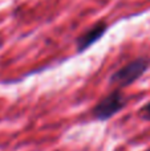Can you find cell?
I'll return each instance as SVG.
<instances>
[{"label": "cell", "mask_w": 150, "mask_h": 151, "mask_svg": "<svg viewBox=\"0 0 150 151\" xmlns=\"http://www.w3.org/2000/svg\"><path fill=\"white\" fill-rule=\"evenodd\" d=\"M150 61L148 58H137L132 63L126 64L121 69L116 70L110 76V83L116 85L117 88H125L132 85L134 81H137L149 68Z\"/></svg>", "instance_id": "1"}, {"label": "cell", "mask_w": 150, "mask_h": 151, "mask_svg": "<svg viewBox=\"0 0 150 151\" xmlns=\"http://www.w3.org/2000/svg\"><path fill=\"white\" fill-rule=\"evenodd\" d=\"M124 106H125V99L121 90H114L109 96L104 97L96 105L94 109H93V114H94V117L97 119L106 121L113 117L114 114H117Z\"/></svg>", "instance_id": "2"}, {"label": "cell", "mask_w": 150, "mask_h": 151, "mask_svg": "<svg viewBox=\"0 0 150 151\" xmlns=\"http://www.w3.org/2000/svg\"><path fill=\"white\" fill-rule=\"evenodd\" d=\"M106 29H108V25L104 21H100V23L94 24L92 28H89L88 31H85L81 36L77 39L76 44H77V52H84L85 49H88L89 47H92L94 42H97L101 37L105 35Z\"/></svg>", "instance_id": "3"}, {"label": "cell", "mask_w": 150, "mask_h": 151, "mask_svg": "<svg viewBox=\"0 0 150 151\" xmlns=\"http://www.w3.org/2000/svg\"><path fill=\"white\" fill-rule=\"evenodd\" d=\"M140 114H141V117H142L144 119L150 121V102H149V104H146L145 106H144L142 109H141Z\"/></svg>", "instance_id": "4"}]
</instances>
